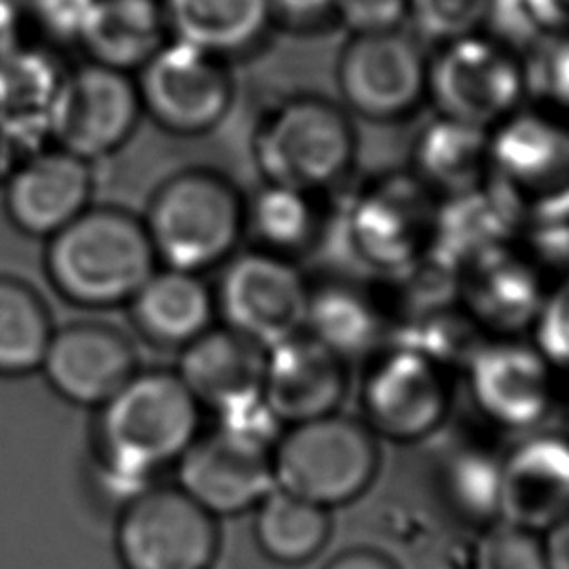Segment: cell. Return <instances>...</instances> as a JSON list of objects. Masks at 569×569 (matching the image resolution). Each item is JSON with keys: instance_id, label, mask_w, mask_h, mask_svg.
<instances>
[{"instance_id": "1", "label": "cell", "mask_w": 569, "mask_h": 569, "mask_svg": "<svg viewBox=\"0 0 569 569\" xmlns=\"http://www.w3.org/2000/svg\"><path fill=\"white\" fill-rule=\"evenodd\" d=\"M200 402L176 371H136L98 418L100 480L109 496L133 500L160 467L198 438Z\"/></svg>"}, {"instance_id": "2", "label": "cell", "mask_w": 569, "mask_h": 569, "mask_svg": "<svg viewBox=\"0 0 569 569\" xmlns=\"http://www.w3.org/2000/svg\"><path fill=\"white\" fill-rule=\"evenodd\" d=\"M156 262L144 222L116 207H87L44 249L53 289L82 307L129 302Z\"/></svg>"}, {"instance_id": "3", "label": "cell", "mask_w": 569, "mask_h": 569, "mask_svg": "<svg viewBox=\"0 0 569 569\" xmlns=\"http://www.w3.org/2000/svg\"><path fill=\"white\" fill-rule=\"evenodd\" d=\"M142 222L158 262L202 273L233 256L244 229V204L222 176L189 169L158 187Z\"/></svg>"}, {"instance_id": "4", "label": "cell", "mask_w": 569, "mask_h": 569, "mask_svg": "<svg viewBox=\"0 0 569 569\" xmlns=\"http://www.w3.org/2000/svg\"><path fill=\"white\" fill-rule=\"evenodd\" d=\"M378 436L338 411L287 425L273 447L276 487L325 509L356 500L380 462Z\"/></svg>"}, {"instance_id": "5", "label": "cell", "mask_w": 569, "mask_h": 569, "mask_svg": "<svg viewBox=\"0 0 569 569\" xmlns=\"http://www.w3.org/2000/svg\"><path fill=\"white\" fill-rule=\"evenodd\" d=\"M253 158L267 182L311 191L331 184L353 158L345 113L322 98H291L253 136Z\"/></svg>"}, {"instance_id": "6", "label": "cell", "mask_w": 569, "mask_h": 569, "mask_svg": "<svg viewBox=\"0 0 569 569\" xmlns=\"http://www.w3.org/2000/svg\"><path fill=\"white\" fill-rule=\"evenodd\" d=\"M116 547L124 569H209L218 553L216 516L182 487H147L124 505Z\"/></svg>"}, {"instance_id": "7", "label": "cell", "mask_w": 569, "mask_h": 569, "mask_svg": "<svg viewBox=\"0 0 569 569\" xmlns=\"http://www.w3.org/2000/svg\"><path fill=\"white\" fill-rule=\"evenodd\" d=\"M136 87L142 111L162 129L180 136L211 131L233 100V80L224 58L176 38L138 69Z\"/></svg>"}, {"instance_id": "8", "label": "cell", "mask_w": 569, "mask_h": 569, "mask_svg": "<svg viewBox=\"0 0 569 569\" xmlns=\"http://www.w3.org/2000/svg\"><path fill=\"white\" fill-rule=\"evenodd\" d=\"M365 425L393 442L429 438L447 418L451 389L442 362L433 356L398 345L382 353L365 376Z\"/></svg>"}, {"instance_id": "9", "label": "cell", "mask_w": 569, "mask_h": 569, "mask_svg": "<svg viewBox=\"0 0 569 569\" xmlns=\"http://www.w3.org/2000/svg\"><path fill=\"white\" fill-rule=\"evenodd\" d=\"M213 298L224 327L264 349L305 329L309 289L300 271L273 251L231 256Z\"/></svg>"}, {"instance_id": "10", "label": "cell", "mask_w": 569, "mask_h": 569, "mask_svg": "<svg viewBox=\"0 0 569 569\" xmlns=\"http://www.w3.org/2000/svg\"><path fill=\"white\" fill-rule=\"evenodd\" d=\"M273 442L218 422L178 458V487L213 516H236L276 487Z\"/></svg>"}, {"instance_id": "11", "label": "cell", "mask_w": 569, "mask_h": 569, "mask_svg": "<svg viewBox=\"0 0 569 569\" xmlns=\"http://www.w3.org/2000/svg\"><path fill=\"white\" fill-rule=\"evenodd\" d=\"M142 113L129 71L100 62L76 69L51 104V131L60 149L93 160L120 149Z\"/></svg>"}, {"instance_id": "12", "label": "cell", "mask_w": 569, "mask_h": 569, "mask_svg": "<svg viewBox=\"0 0 569 569\" xmlns=\"http://www.w3.org/2000/svg\"><path fill=\"white\" fill-rule=\"evenodd\" d=\"M338 89L351 111L371 120L407 113L425 87L418 47L398 33H356L338 58Z\"/></svg>"}, {"instance_id": "13", "label": "cell", "mask_w": 569, "mask_h": 569, "mask_svg": "<svg viewBox=\"0 0 569 569\" xmlns=\"http://www.w3.org/2000/svg\"><path fill=\"white\" fill-rule=\"evenodd\" d=\"M551 367L540 349L518 342L476 347L467 367L471 400L491 425L527 431L553 405Z\"/></svg>"}, {"instance_id": "14", "label": "cell", "mask_w": 569, "mask_h": 569, "mask_svg": "<svg viewBox=\"0 0 569 569\" xmlns=\"http://www.w3.org/2000/svg\"><path fill=\"white\" fill-rule=\"evenodd\" d=\"M567 513L569 433L529 431L500 456L498 518L540 533Z\"/></svg>"}, {"instance_id": "15", "label": "cell", "mask_w": 569, "mask_h": 569, "mask_svg": "<svg viewBox=\"0 0 569 569\" xmlns=\"http://www.w3.org/2000/svg\"><path fill=\"white\" fill-rule=\"evenodd\" d=\"M429 87L445 118L485 127L513 107L522 76L505 51L465 36L440 53Z\"/></svg>"}, {"instance_id": "16", "label": "cell", "mask_w": 569, "mask_h": 569, "mask_svg": "<svg viewBox=\"0 0 569 569\" xmlns=\"http://www.w3.org/2000/svg\"><path fill=\"white\" fill-rule=\"evenodd\" d=\"M347 382L345 358L307 331L264 349L262 400L282 425L333 413Z\"/></svg>"}, {"instance_id": "17", "label": "cell", "mask_w": 569, "mask_h": 569, "mask_svg": "<svg viewBox=\"0 0 569 569\" xmlns=\"http://www.w3.org/2000/svg\"><path fill=\"white\" fill-rule=\"evenodd\" d=\"M40 369L56 393L82 407H102L138 371L131 342L98 322L53 329Z\"/></svg>"}, {"instance_id": "18", "label": "cell", "mask_w": 569, "mask_h": 569, "mask_svg": "<svg viewBox=\"0 0 569 569\" xmlns=\"http://www.w3.org/2000/svg\"><path fill=\"white\" fill-rule=\"evenodd\" d=\"M91 191L89 160L58 147L13 171L4 189V209L22 233L51 238L91 207Z\"/></svg>"}, {"instance_id": "19", "label": "cell", "mask_w": 569, "mask_h": 569, "mask_svg": "<svg viewBox=\"0 0 569 569\" xmlns=\"http://www.w3.org/2000/svg\"><path fill=\"white\" fill-rule=\"evenodd\" d=\"M427 224V202L411 180L391 178L349 213V240L356 256L382 271H405L418 258Z\"/></svg>"}, {"instance_id": "20", "label": "cell", "mask_w": 569, "mask_h": 569, "mask_svg": "<svg viewBox=\"0 0 569 569\" xmlns=\"http://www.w3.org/2000/svg\"><path fill=\"white\" fill-rule=\"evenodd\" d=\"M176 373L200 405L218 413L262 396L264 347L229 327H209L182 347Z\"/></svg>"}, {"instance_id": "21", "label": "cell", "mask_w": 569, "mask_h": 569, "mask_svg": "<svg viewBox=\"0 0 569 569\" xmlns=\"http://www.w3.org/2000/svg\"><path fill=\"white\" fill-rule=\"evenodd\" d=\"M129 307L149 340L182 349L211 327L216 298L200 273L164 267L142 282Z\"/></svg>"}, {"instance_id": "22", "label": "cell", "mask_w": 569, "mask_h": 569, "mask_svg": "<svg viewBox=\"0 0 569 569\" xmlns=\"http://www.w3.org/2000/svg\"><path fill=\"white\" fill-rule=\"evenodd\" d=\"M167 33L160 0H96L78 40L93 62L131 71L167 42Z\"/></svg>"}, {"instance_id": "23", "label": "cell", "mask_w": 569, "mask_h": 569, "mask_svg": "<svg viewBox=\"0 0 569 569\" xmlns=\"http://www.w3.org/2000/svg\"><path fill=\"white\" fill-rule=\"evenodd\" d=\"M171 38L227 58L258 44L273 13L269 0H160Z\"/></svg>"}, {"instance_id": "24", "label": "cell", "mask_w": 569, "mask_h": 569, "mask_svg": "<svg viewBox=\"0 0 569 569\" xmlns=\"http://www.w3.org/2000/svg\"><path fill=\"white\" fill-rule=\"evenodd\" d=\"M518 218V202L507 184L456 193L438 216L436 249L456 264L476 262L502 251V240L511 233Z\"/></svg>"}, {"instance_id": "25", "label": "cell", "mask_w": 569, "mask_h": 569, "mask_svg": "<svg viewBox=\"0 0 569 569\" xmlns=\"http://www.w3.org/2000/svg\"><path fill=\"white\" fill-rule=\"evenodd\" d=\"M491 156L511 184L542 189L569 187V138L538 116L509 120L496 133Z\"/></svg>"}, {"instance_id": "26", "label": "cell", "mask_w": 569, "mask_h": 569, "mask_svg": "<svg viewBox=\"0 0 569 569\" xmlns=\"http://www.w3.org/2000/svg\"><path fill=\"white\" fill-rule=\"evenodd\" d=\"M253 533L260 551L278 565H302L329 540V509L273 487L256 505Z\"/></svg>"}, {"instance_id": "27", "label": "cell", "mask_w": 569, "mask_h": 569, "mask_svg": "<svg viewBox=\"0 0 569 569\" xmlns=\"http://www.w3.org/2000/svg\"><path fill=\"white\" fill-rule=\"evenodd\" d=\"M467 300L476 318L500 331L527 327L542 307L533 273L505 251L471 262Z\"/></svg>"}, {"instance_id": "28", "label": "cell", "mask_w": 569, "mask_h": 569, "mask_svg": "<svg viewBox=\"0 0 569 569\" xmlns=\"http://www.w3.org/2000/svg\"><path fill=\"white\" fill-rule=\"evenodd\" d=\"M485 153L487 140L482 127L440 118L420 133L416 162L425 180L456 196L478 184Z\"/></svg>"}, {"instance_id": "29", "label": "cell", "mask_w": 569, "mask_h": 569, "mask_svg": "<svg viewBox=\"0 0 569 569\" xmlns=\"http://www.w3.org/2000/svg\"><path fill=\"white\" fill-rule=\"evenodd\" d=\"M53 327L40 296L24 282L0 276V376L40 369Z\"/></svg>"}, {"instance_id": "30", "label": "cell", "mask_w": 569, "mask_h": 569, "mask_svg": "<svg viewBox=\"0 0 569 569\" xmlns=\"http://www.w3.org/2000/svg\"><path fill=\"white\" fill-rule=\"evenodd\" d=\"M305 329L347 360L367 353L378 342L380 320L362 296L347 287L327 284L309 291Z\"/></svg>"}, {"instance_id": "31", "label": "cell", "mask_w": 569, "mask_h": 569, "mask_svg": "<svg viewBox=\"0 0 569 569\" xmlns=\"http://www.w3.org/2000/svg\"><path fill=\"white\" fill-rule=\"evenodd\" d=\"M498 456L462 447L447 453L440 489L458 518L485 527L498 518Z\"/></svg>"}, {"instance_id": "32", "label": "cell", "mask_w": 569, "mask_h": 569, "mask_svg": "<svg viewBox=\"0 0 569 569\" xmlns=\"http://www.w3.org/2000/svg\"><path fill=\"white\" fill-rule=\"evenodd\" d=\"M244 224H251L267 251H291L302 247L313 233V211L307 191L267 182L249 207H244Z\"/></svg>"}, {"instance_id": "33", "label": "cell", "mask_w": 569, "mask_h": 569, "mask_svg": "<svg viewBox=\"0 0 569 569\" xmlns=\"http://www.w3.org/2000/svg\"><path fill=\"white\" fill-rule=\"evenodd\" d=\"M469 569H549V565L538 531L496 518L478 533Z\"/></svg>"}, {"instance_id": "34", "label": "cell", "mask_w": 569, "mask_h": 569, "mask_svg": "<svg viewBox=\"0 0 569 569\" xmlns=\"http://www.w3.org/2000/svg\"><path fill=\"white\" fill-rule=\"evenodd\" d=\"M489 0H407L418 31L429 40H458L485 20Z\"/></svg>"}, {"instance_id": "35", "label": "cell", "mask_w": 569, "mask_h": 569, "mask_svg": "<svg viewBox=\"0 0 569 569\" xmlns=\"http://www.w3.org/2000/svg\"><path fill=\"white\" fill-rule=\"evenodd\" d=\"M527 80L538 96L569 107V38H549L529 60Z\"/></svg>"}, {"instance_id": "36", "label": "cell", "mask_w": 569, "mask_h": 569, "mask_svg": "<svg viewBox=\"0 0 569 569\" xmlns=\"http://www.w3.org/2000/svg\"><path fill=\"white\" fill-rule=\"evenodd\" d=\"M538 322V349L551 365L569 369V278L542 300Z\"/></svg>"}, {"instance_id": "37", "label": "cell", "mask_w": 569, "mask_h": 569, "mask_svg": "<svg viewBox=\"0 0 569 569\" xmlns=\"http://www.w3.org/2000/svg\"><path fill=\"white\" fill-rule=\"evenodd\" d=\"M336 11L356 33L391 31L400 24L407 0H336Z\"/></svg>"}, {"instance_id": "38", "label": "cell", "mask_w": 569, "mask_h": 569, "mask_svg": "<svg viewBox=\"0 0 569 569\" xmlns=\"http://www.w3.org/2000/svg\"><path fill=\"white\" fill-rule=\"evenodd\" d=\"M493 29L513 42H533L540 36L531 0H489L487 13Z\"/></svg>"}, {"instance_id": "39", "label": "cell", "mask_w": 569, "mask_h": 569, "mask_svg": "<svg viewBox=\"0 0 569 569\" xmlns=\"http://www.w3.org/2000/svg\"><path fill=\"white\" fill-rule=\"evenodd\" d=\"M93 2L96 0H38V13L53 33L80 38Z\"/></svg>"}, {"instance_id": "40", "label": "cell", "mask_w": 569, "mask_h": 569, "mask_svg": "<svg viewBox=\"0 0 569 569\" xmlns=\"http://www.w3.org/2000/svg\"><path fill=\"white\" fill-rule=\"evenodd\" d=\"M273 18L289 24H311L336 9V0H269Z\"/></svg>"}, {"instance_id": "41", "label": "cell", "mask_w": 569, "mask_h": 569, "mask_svg": "<svg viewBox=\"0 0 569 569\" xmlns=\"http://www.w3.org/2000/svg\"><path fill=\"white\" fill-rule=\"evenodd\" d=\"M542 545L549 569H569V513L545 531Z\"/></svg>"}, {"instance_id": "42", "label": "cell", "mask_w": 569, "mask_h": 569, "mask_svg": "<svg viewBox=\"0 0 569 569\" xmlns=\"http://www.w3.org/2000/svg\"><path fill=\"white\" fill-rule=\"evenodd\" d=\"M325 569H398L391 558L376 549H349L336 556Z\"/></svg>"}, {"instance_id": "43", "label": "cell", "mask_w": 569, "mask_h": 569, "mask_svg": "<svg viewBox=\"0 0 569 569\" xmlns=\"http://www.w3.org/2000/svg\"><path fill=\"white\" fill-rule=\"evenodd\" d=\"M531 7L542 31L569 29V0H531Z\"/></svg>"}]
</instances>
